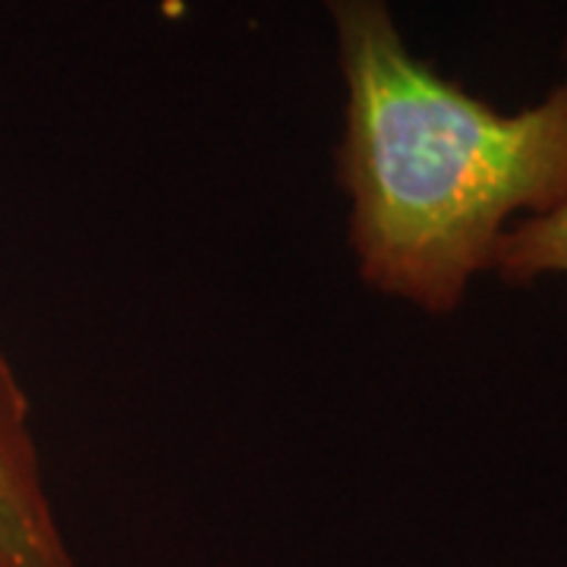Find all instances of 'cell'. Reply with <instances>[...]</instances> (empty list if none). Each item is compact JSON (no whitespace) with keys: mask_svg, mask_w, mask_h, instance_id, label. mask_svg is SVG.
I'll list each match as a JSON object with an SVG mask.
<instances>
[{"mask_svg":"<svg viewBox=\"0 0 567 567\" xmlns=\"http://www.w3.org/2000/svg\"><path fill=\"white\" fill-rule=\"evenodd\" d=\"M488 271L511 287L567 278V199L543 215L511 224L492 252Z\"/></svg>","mask_w":567,"mask_h":567,"instance_id":"3","label":"cell"},{"mask_svg":"<svg viewBox=\"0 0 567 567\" xmlns=\"http://www.w3.org/2000/svg\"><path fill=\"white\" fill-rule=\"evenodd\" d=\"M0 567H80L44 486L32 404L0 344Z\"/></svg>","mask_w":567,"mask_h":567,"instance_id":"2","label":"cell"},{"mask_svg":"<svg viewBox=\"0 0 567 567\" xmlns=\"http://www.w3.org/2000/svg\"><path fill=\"white\" fill-rule=\"evenodd\" d=\"M344 76L334 152L372 290L432 316L466 300L507 227L567 199V66L514 114L406 48L388 0H324Z\"/></svg>","mask_w":567,"mask_h":567,"instance_id":"1","label":"cell"}]
</instances>
